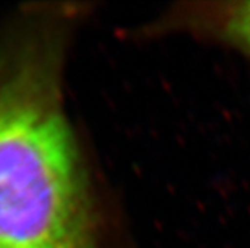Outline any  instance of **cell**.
<instances>
[{"instance_id": "cell-1", "label": "cell", "mask_w": 250, "mask_h": 248, "mask_svg": "<svg viewBox=\"0 0 250 248\" xmlns=\"http://www.w3.org/2000/svg\"><path fill=\"white\" fill-rule=\"evenodd\" d=\"M54 19L0 40V248H99V214L60 96Z\"/></svg>"}, {"instance_id": "cell-2", "label": "cell", "mask_w": 250, "mask_h": 248, "mask_svg": "<svg viewBox=\"0 0 250 248\" xmlns=\"http://www.w3.org/2000/svg\"><path fill=\"white\" fill-rule=\"evenodd\" d=\"M148 36L178 35L237 54L250 63V0L175 3L148 26Z\"/></svg>"}]
</instances>
